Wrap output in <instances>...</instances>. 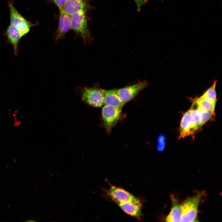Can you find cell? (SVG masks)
I'll use <instances>...</instances> for the list:
<instances>
[{
    "instance_id": "cell-10",
    "label": "cell",
    "mask_w": 222,
    "mask_h": 222,
    "mask_svg": "<svg viewBox=\"0 0 222 222\" xmlns=\"http://www.w3.org/2000/svg\"><path fill=\"white\" fill-rule=\"evenodd\" d=\"M198 129L188 110L184 114L181 121L179 138L191 135Z\"/></svg>"
},
{
    "instance_id": "cell-14",
    "label": "cell",
    "mask_w": 222,
    "mask_h": 222,
    "mask_svg": "<svg viewBox=\"0 0 222 222\" xmlns=\"http://www.w3.org/2000/svg\"><path fill=\"white\" fill-rule=\"evenodd\" d=\"M124 212L131 216L138 218L141 213V204L131 202H126L117 204Z\"/></svg>"
},
{
    "instance_id": "cell-2",
    "label": "cell",
    "mask_w": 222,
    "mask_h": 222,
    "mask_svg": "<svg viewBox=\"0 0 222 222\" xmlns=\"http://www.w3.org/2000/svg\"><path fill=\"white\" fill-rule=\"evenodd\" d=\"M75 90L82 101L89 106L99 107L104 104V89L96 86L91 88L76 87Z\"/></svg>"
},
{
    "instance_id": "cell-18",
    "label": "cell",
    "mask_w": 222,
    "mask_h": 222,
    "mask_svg": "<svg viewBox=\"0 0 222 222\" xmlns=\"http://www.w3.org/2000/svg\"><path fill=\"white\" fill-rule=\"evenodd\" d=\"M49 1L50 2L53 3L56 5L60 10L62 9L67 0H49Z\"/></svg>"
},
{
    "instance_id": "cell-6",
    "label": "cell",
    "mask_w": 222,
    "mask_h": 222,
    "mask_svg": "<svg viewBox=\"0 0 222 222\" xmlns=\"http://www.w3.org/2000/svg\"><path fill=\"white\" fill-rule=\"evenodd\" d=\"M107 193L117 204L126 202L141 204L138 198L121 188L111 185Z\"/></svg>"
},
{
    "instance_id": "cell-5",
    "label": "cell",
    "mask_w": 222,
    "mask_h": 222,
    "mask_svg": "<svg viewBox=\"0 0 222 222\" xmlns=\"http://www.w3.org/2000/svg\"><path fill=\"white\" fill-rule=\"evenodd\" d=\"M121 108L105 105L102 109V116L104 128L108 134L119 120L121 114Z\"/></svg>"
},
{
    "instance_id": "cell-8",
    "label": "cell",
    "mask_w": 222,
    "mask_h": 222,
    "mask_svg": "<svg viewBox=\"0 0 222 222\" xmlns=\"http://www.w3.org/2000/svg\"><path fill=\"white\" fill-rule=\"evenodd\" d=\"M59 11V25L54 36L56 43L63 39L65 34L71 29L70 15L62 9Z\"/></svg>"
},
{
    "instance_id": "cell-7",
    "label": "cell",
    "mask_w": 222,
    "mask_h": 222,
    "mask_svg": "<svg viewBox=\"0 0 222 222\" xmlns=\"http://www.w3.org/2000/svg\"><path fill=\"white\" fill-rule=\"evenodd\" d=\"M147 84V82L146 81L140 82L122 88L117 89V93L121 101L125 103L133 99L146 87Z\"/></svg>"
},
{
    "instance_id": "cell-12",
    "label": "cell",
    "mask_w": 222,
    "mask_h": 222,
    "mask_svg": "<svg viewBox=\"0 0 222 222\" xmlns=\"http://www.w3.org/2000/svg\"><path fill=\"white\" fill-rule=\"evenodd\" d=\"M172 206L170 212L166 218L167 222H181L182 212L180 204L174 195H171Z\"/></svg>"
},
{
    "instance_id": "cell-19",
    "label": "cell",
    "mask_w": 222,
    "mask_h": 222,
    "mask_svg": "<svg viewBox=\"0 0 222 222\" xmlns=\"http://www.w3.org/2000/svg\"><path fill=\"white\" fill-rule=\"evenodd\" d=\"M136 3L137 6V10L139 12L141 9V7L145 4L148 2V0H134Z\"/></svg>"
},
{
    "instance_id": "cell-15",
    "label": "cell",
    "mask_w": 222,
    "mask_h": 222,
    "mask_svg": "<svg viewBox=\"0 0 222 222\" xmlns=\"http://www.w3.org/2000/svg\"><path fill=\"white\" fill-rule=\"evenodd\" d=\"M197 108L204 110L214 112L216 103L202 96L195 99L193 102Z\"/></svg>"
},
{
    "instance_id": "cell-17",
    "label": "cell",
    "mask_w": 222,
    "mask_h": 222,
    "mask_svg": "<svg viewBox=\"0 0 222 222\" xmlns=\"http://www.w3.org/2000/svg\"><path fill=\"white\" fill-rule=\"evenodd\" d=\"M197 108L200 114L202 125L209 120L212 116L214 115V112L204 110L197 107Z\"/></svg>"
},
{
    "instance_id": "cell-4",
    "label": "cell",
    "mask_w": 222,
    "mask_h": 222,
    "mask_svg": "<svg viewBox=\"0 0 222 222\" xmlns=\"http://www.w3.org/2000/svg\"><path fill=\"white\" fill-rule=\"evenodd\" d=\"M10 13V23L17 29L23 36L30 31L31 28L35 25L27 20L16 10L12 1L8 0Z\"/></svg>"
},
{
    "instance_id": "cell-1",
    "label": "cell",
    "mask_w": 222,
    "mask_h": 222,
    "mask_svg": "<svg viewBox=\"0 0 222 222\" xmlns=\"http://www.w3.org/2000/svg\"><path fill=\"white\" fill-rule=\"evenodd\" d=\"M86 12L80 11L70 15L71 29L76 35L82 38L86 45L90 43L92 40L88 26Z\"/></svg>"
},
{
    "instance_id": "cell-13",
    "label": "cell",
    "mask_w": 222,
    "mask_h": 222,
    "mask_svg": "<svg viewBox=\"0 0 222 222\" xmlns=\"http://www.w3.org/2000/svg\"><path fill=\"white\" fill-rule=\"evenodd\" d=\"M125 104L118 96L117 89L104 90V104L122 108Z\"/></svg>"
},
{
    "instance_id": "cell-20",
    "label": "cell",
    "mask_w": 222,
    "mask_h": 222,
    "mask_svg": "<svg viewBox=\"0 0 222 222\" xmlns=\"http://www.w3.org/2000/svg\"><path fill=\"white\" fill-rule=\"evenodd\" d=\"M165 138L163 136H160L158 138L159 144L158 148L159 150H162L164 148L165 145Z\"/></svg>"
},
{
    "instance_id": "cell-3",
    "label": "cell",
    "mask_w": 222,
    "mask_h": 222,
    "mask_svg": "<svg viewBox=\"0 0 222 222\" xmlns=\"http://www.w3.org/2000/svg\"><path fill=\"white\" fill-rule=\"evenodd\" d=\"M203 192L188 197L180 204L182 212L181 221L197 222L198 208Z\"/></svg>"
},
{
    "instance_id": "cell-11",
    "label": "cell",
    "mask_w": 222,
    "mask_h": 222,
    "mask_svg": "<svg viewBox=\"0 0 222 222\" xmlns=\"http://www.w3.org/2000/svg\"><path fill=\"white\" fill-rule=\"evenodd\" d=\"M4 35L7 38V42L10 43L13 46L14 55L17 56L18 50V43L23 36L21 33L10 23L5 31Z\"/></svg>"
},
{
    "instance_id": "cell-9",
    "label": "cell",
    "mask_w": 222,
    "mask_h": 222,
    "mask_svg": "<svg viewBox=\"0 0 222 222\" xmlns=\"http://www.w3.org/2000/svg\"><path fill=\"white\" fill-rule=\"evenodd\" d=\"M89 0H67L62 10L70 15L80 11H87L90 7Z\"/></svg>"
},
{
    "instance_id": "cell-16",
    "label": "cell",
    "mask_w": 222,
    "mask_h": 222,
    "mask_svg": "<svg viewBox=\"0 0 222 222\" xmlns=\"http://www.w3.org/2000/svg\"><path fill=\"white\" fill-rule=\"evenodd\" d=\"M217 82V81L216 80H215L211 87L208 88L202 96L215 103L217 101L216 90Z\"/></svg>"
}]
</instances>
